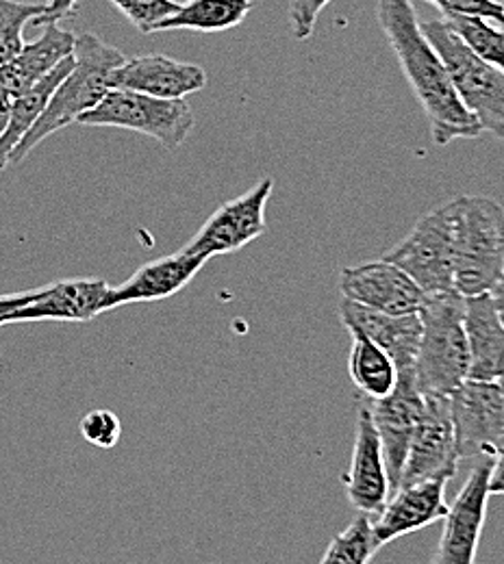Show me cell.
Returning a JSON list of instances; mask_svg holds the SVG:
<instances>
[{"mask_svg":"<svg viewBox=\"0 0 504 564\" xmlns=\"http://www.w3.org/2000/svg\"><path fill=\"white\" fill-rule=\"evenodd\" d=\"M376 20L431 124L432 141L448 145L479 138L483 129L461 102L443 59L418 22L414 2L378 0Z\"/></svg>","mask_w":504,"mask_h":564,"instance_id":"obj_1","label":"cell"},{"mask_svg":"<svg viewBox=\"0 0 504 564\" xmlns=\"http://www.w3.org/2000/svg\"><path fill=\"white\" fill-rule=\"evenodd\" d=\"M73 59V70L66 74L51 96L42 118L13 148L9 165L24 161L46 138L78 122L83 113L94 109L107 96V91L114 89V74L127 62L120 48L103 42L94 33H83L76 37Z\"/></svg>","mask_w":504,"mask_h":564,"instance_id":"obj_2","label":"cell"},{"mask_svg":"<svg viewBox=\"0 0 504 564\" xmlns=\"http://www.w3.org/2000/svg\"><path fill=\"white\" fill-rule=\"evenodd\" d=\"M454 291L461 297L490 293L504 268V209L487 196L452 200Z\"/></svg>","mask_w":504,"mask_h":564,"instance_id":"obj_3","label":"cell"},{"mask_svg":"<svg viewBox=\"0 0 504 564\" xmlns=\"http://www.w3.org/2000/svg\"><path fill=\"white\" fill-rule=\"evenodd\" d=\"M463 308L465 300L457 291H450L427 295L418 311L422 333L414 376L422 395H450L468 380L470 354Z\"/></svg>","mask_w":504,"mask_h":564,"instance_id":"obj_4","label":"cell"},{"mask_svg":"<svg viewBox=\"0 0 504 564\" xmlns=\"http://www.w3.org/2000/svg\"><path fill=\"white\" fill-rule=\"evenodd\" d=\"M443 59L454 89L465 109L476 118L483 133L504 140V72L476 57L441 18L420 24Z\"/></svg>","mask_w":504,"mask_h":564,"instance_id":"obj_5","label":"cell"},{"mask_svg":"<svg viewBox=\"0 0 504 564\" xmlns=\"http://www.w3.org/2000/svg\"><path fill=\"white\" fill-rule=\"evenodd\" d=\"M78 124L136 131L176 150L194 129V111L185 98L165 100L131 89H109L94 109L78 118Z\"/></svg>","mask_w":504,"mask_h":564,"instance_id":"obj_6","label":"cell"},{"mask_svg":"<svg viewBox=\"0 0 504 564\" xmlns=\"http://www.w3.org/2000/svg\"><path fill=\"white\" fill-rule=\"evenodd\" d=\"M383 259L400 268L427 295L454 291L452 200L427 213Z\"/></svg>","mask_w":504,"mask_h":564,"instance_id":"obj_7","label":"cell"},{"mask_svg":"<svg viewBox=\"0 0 504 564\" xmlns=\"http://www.w3.org/2000/svg\"><path fill=\"white\" fill-rule=\"evenodd\" d=\"M459 460L494 456L504 445V402L498 380L468 378L448 395Z\"/></svg>","mask_w":504,"mask_h":564,"instance_id":"obj_8","label":"cell"},{"mask_svg":"<svg viewBox=\"0 0 504 564\" xmlns=\"http://www.w3.org/2000/svg\"><path fill=\"white\" fill-rule=\"evenodd\" d=\"M272 192L275 178H264L246 194L224 203L181 250L212 261L246 248L266 235V207Z\"/></svg>","mask_w":504,"mask_h":564,"instance_id":"obj_9","label":"cell"},{"mask_svg":"<svg viewBox=\"0 0 504 564\" xmlns=\"http://www.w3.org/2000/svg\"><path fill=\"white\" fill-rule=\"evenodd\" d=\"M459 463L448 395H425V411L414 430L398 487L431 478L452 480Z\"/></svg>","mask_w":504,"mask_h":564,"instance_id":"obj_10","label":"cell"},{"mask_svg":"<svg viewBox=\"0 0 504 564\" xmlns=\"http://www.w3.org/2000/svg\"><path fill=\"white\" fill-rule=\"evenodd\" d=\"M490 456L481 458L465 480L461 494L450 503L448 514L443 517L439 547L429 564H476L490 499Z\"/></svg>","mask_w":504,"mask_h":564,"instance_id":"obj_11","label":"cell"},{"mask_svg":"<svg viewBox=\"0 0 504 564\" xmlns=\"http://www.w3.org/2000/svg\"><path fill=\"white\" fill-rule=\"evenodd\" d=\"M365 404L369 409L372 422L383 445L387 476L394 494L400 485V474L414 430L425 411V395L416 387L414 371H400L398 382L387 398L374 402L365 400Z\"/></svg>","mask_w":504,"mask_h":564,"instance_id":"obj_12","label":"cell"},{"mask_svg":"<svg viewBox=\"0 0 504 564\" xmlns=\"http://www.w3.org/2000/svg\"><path fill=\"white\" fill-rule=\"evenodd\" d=\"M111 284L103 279H73L57 281L33 291V297L15 308L7 326L26 324V322H71L87 324L94 317L109 313Z\"/></svg>","mask_w":504,"mask_h":564,"instance_id":"obj_13","label":"cell"},{"mask_svg":"<svg viewBox=\"0 0 504 564\" xmlns=\"http://www.w3.org/2000/svg\"><path fill=\"white\" fill-rule=\"evenodd\" d=\"M340 291L348 302L389 315L418 313L427 297V293L400 268L385 259L357 268H344Z\"/></svg>","mask_w":504,"mask_h":564,"instance_id":"obj_14","label":"cell"},{"mask_svg":"<svg viewBox=\"0 0 504 564\" xmlns=\"http://www.w3.org/2000/svg\"><path fill=\"white\" fill-rule=\"evenodd\" d=\"M448 482V478H431L398 487L376 514V521H372L378 547L443 521L450 508L446 501Z\"/></svg>","mask_w":504,"mask_h":564,"instance_id":"obj_15","label":"cell"},{"mask_svg":"<svg viewBox=\"0 0 504 564\" xmlns=\"http://www.w3.org/2000/svg\"><path fill=\"white\" fill-rule=\"evenodd\" d=\"M344 491L353 508L363 514H378L392 495L383 445L365 402L357 415L353 458L351 469L344 476Z\"/></svg>","mask_w":504,"mask_h":564,"instance_id":"obj_16","label":"cell"},{"mask_svg":"<svg viewBox=\"0 0 504 564\" xmlns=\"http://www.w3.org/2000/svg\"><path fill=\"white\" fill-rule=\"evenodd\" d=\"M340 317L351 335H363L389 354L398 367V373L414 371L420 333H422V322L418 313H409V315L378 313L342 297Z\"/></svg>","mask_w":504,"mask_h":564,"instance_id":"obj_17","label":"cell"},{"mask_svg":"<svg viewBox=\"0 0 504 564\" xmlns=\"http://www.w3.org/2000/svg\"><path fill=\"white\" fill-rule=\"evenodd\" d=\"M207 85V72L165 55H140L127 59L114 74V89H131L146 96L179 100L201 91Z\"/></svg>","mask_w":504,"mask_h":564,"instance_id":"obj_18","label":"cell"},{"mask_svg":"<svg viewBox=\"0 0 504 564\" xmlns=\"http://www.w3.org/2000/svg\"><path fill=\"white\" fill-rule=\"evenodd\" d=\"M205 265L207 259L192 257L183 250L146 263L122 284L111 286L107 308L114 311L125 304L168 300L194 281Z\"/></svg>","mask_w":504,"mask_h":564,"instance_id":"obj_19","label":"cell"},{"mask_svg":"<svg viewBox=\"0 0 504 564\" xmlns=\"http://www.w3.org/2000/svg\"><path fill=\"white\" fill-rule=\"evenodd\" d=\"M463 328L468 339V378L496 382L504 373V324L492 293L463 297Z\"/></svg>","mask_w":504,"mask_h":564,"instance_id":"obj_20","label":"cell"},{"mask_svg":"<svg viewBox=\"0 0 504 564\" xmlns=\"http://www.w3.org/2000/svg\"><path fill=\"white\" fill-rule=\"evenodd\" d=\"M74 42L76 37L60 22L44 24V33L35 42L24 44L13 59L0 66V87L18 98L64 59L73 57Z\"/></svg>","mask_w":504,"mask_h":564,"instance_id":"obj_21","label":"cell"},{"mask_svg":"<svg viewBox=\"0 0 504 564\" xmlns=\"http://www.w3.org/2000/svg\"><path fill=\"white\" fill-rule=\"evenodd\" d=\"M74 59H64L57 68L49 72L42 80H37L33 87H29L24 94H20L9 113V124L0 138V174L9 167V156L13 148L24 140V135L33 129V124L42 118L51 96L60 87V83L66 78V74L73 70Z\"/></svg>","mask_w":504,"mask_h":564,"instance_id":"obj_22","label":"cell"},{"mask_svg":"<svg viewBox=\"0 0 504 564\" xmlns=\"http://www.w3.org/2000/svg\"><path fill=\"white\" fill-rule=\"evenodd\" d=\"M257 0H187L176 13L165 18L154 33L161 31H199L224 33L242 24Z\"/></svg>","mask_w":504,"mask_h":564,"instance_id":"obj_23","label":"cell"},{"mask_svg":"<svg viewBox=\"0 0 504 564\" xmlns=\"http://www.w3.org/2000/svg\"><path fill=\"white\" fill-rule=\"evenodd\" d=\"M351 378L367 402L387 398L398 382V367L392 356L363 335H353Z\"/></svg>","mask_w":504,"mask_h":564,"instance_id":"obj_24","label":"cell"},{"mask_svg":"<svg viewBox=\"0 0 504 564\" xmlns=\"http://www.w3.org/2000/svg\"><path fill=\"white\" fill-rule=\"evenodd\" d=\"M448 29L483 62L504 72V33L474 15H441Z\"/></svg>","mask_w":504,"mask_h":564,"instance_id":"obj_25","label":"cell"},{"mask_svg":"<svg viewBox=\"0 0 504 564\" xmlns=\"http://www.w3.org/2000/svg\"><path fill=\"white\" fill-rule=\"evenodd\" d=\"M378 543L372 532L369 514H363L342 530L326 547L320 564H369L378 552Z\"/></svg>","mask_w":504,"mask_h":564,"instance_id":"obj_26","label":"cell"},{"mask_svg":"<svg viewBox=\"0 0 504 564\" xmlns=\"http://www.w3.org/2000/svg\"><path fill=\"white\" fill-rule=\"evenodd\" d=\"M46 13V4H33L22 0H0V66L13 59L22 46V31L29 22H35Z\"/></svg>","mask_w":504,"mask_h":564,"instance_id":"obj_27","label":"cell"},{"mask_svg":"<svg viewBox=\"0 0 504 564\" xmlns=\"http://www.w3.org/2000/svg\"><path fill=\"white\" fill-rule=\"evenodd\" d=\"M140 33L150 35L154 29L179 11L176 0H109Z\"/></svg>","mask_w":504,"mask_h":564,"instance_id":"obj_28","label":"cell"},{"mask_svg":"<svg viewBox=\"0 0 504 564\" xmlns=\"http://www.w3.org/2000/svg\"><path fill=\"white\" fill-rule=\"evenodd\" d=\"M81 434L94 447L111 449L118 445V441L122 436V422L114 411L96 409V411H89L81 420Z\"/></svg>","mask_w":504,"mask_h":564,"instance_id":"obj_29","label":"cell"},{"mask_svg":"<svg viewBox=\"0 0 504 564\" xmlns=\"http://www.w3.org/2000/svg\"><path fill=\"white\" fill-rule=\"evenodd\" d=\"M333 0H291L289 2V24H291V33L298 42H307L313 35L320 13Z\"/></svg>","mask_w":504,"mask_h":564,"instance_id":"obj_30","label":"cell"},{"mask_svg":"<svg viewBox=\"0 0 504 564\" xmlns=\"http://www.w3.org/2000/svg\"><path fill=\"white\" fill-rule=\"evenodd\" d=\"M439 7L441 15H474L483 20L503 22L504 7L494 0H427Z\"/></svg>","mask_w":504,"mask_h":564,"instance_id":"obj_31","label":"cell"},{"mask_svg":"<svg viewBox=\"0 0 504 564\" xmlns=\"http://www.w3.org/2000/svg\"><path fill=\"white\" fill-rule=\"evenodd\" d=\"M78 0H49L46 2V13L42 18H37L33 24H53V22H60L68 15H73L74 7H76Z\"/></svg>","mask_w":504,"mask_h":564,"instance_id":"obj_32","label":"cell"},{"mask_svg":"<svg viewBox=\"0 0 504 564\" xmlns=\"http://www.w3.org/2000/svg\"><path fill=\"white\" fill-rule=\"evenodd\" d=\"M487 489L490 495H504V445L492 456Z\"/></svg>","mask_w":504,"mask_h":564,"instance_id":"obj_33","label":"cell"},{"mask_svg":"<svg viewBox=\"0 0 504 564\" xmlns=\"http://www.w3.org/2000/svg\"><path fill=\"white\" fill-rule=\"evenodd\" d=\"M33 297V291H24V293H9V295H0V326H7L9 315L24 306L29 300Z\"/></svg>","mask_w":504,"mask_h":564,"instance_id":"obj_34","label":"cell"},{"mask_svg":"<svg viewBox=\"0 0 504 564\" xmlns=\"http://www.w3.org/2000/svg\"><path fill=\"white\" fill-rule=\"evenodd\" d=\"M13 100H15V98H13L9 91H4V89L0 87V138H2L4 129H7V124H9V113H11Z\"/></svg>","mask_w":504,"mask_h":564,"instance_id":"obj_35","label":"cell"},{"mask_svg":"<svg viewBox=\"0 0 504 564\" xmlns=\"http://www.w3.org/2000/svg\"><path fill=\"white\" fill-rule=\"evenodd\" d=\"M490 293H492L494 306H496V311H498V315H501V319H503L504 324V268L503 274H501V279H498L496 284H494V289H492Z\"/></svg>","mask_w":504,"mask_h":564,"instance_id":"obj_36","label":"cell"},{"mask_svg":"<svg viewBox=\"0 0 504 564\" xmlns=\"http://www.w3.org/2000/svg\"><path fill=\"white\" fill-rule=\"evenodd\" d=\"M498 384H501V391H503V402H504V373L498 378Z\"/></svg>","mask_w":504,"mask_h":564,"instance_id":"obj_37","label":"cell"},{"mask_svg":"<svg viewBox=\"0 0 504 564\" xmlns=\"http://www.w3.org/2000/svg\"><path fill=\"white\" fill-rule=\"evenodd\" d=\"M494 2H498V4H501V7H504V0H494Z\"/></svg>","mask_w":504,"mask_h":564,"instance_id":"obj_38","label":"cell"},{"mask_svg":"<svg viewBox=\"0 0 504 564\" xmlns=\"http://www.w3.org/2000/svg\"><path fill=\"white\" fill-rule=\"evenodd\" d=\"M501 24H503V33H504V20H503V22H501Z\"/></svg>","mask_w":504,"mask_h":564,"instance_id":"obj_39","label":"cell"}]
</instances>
